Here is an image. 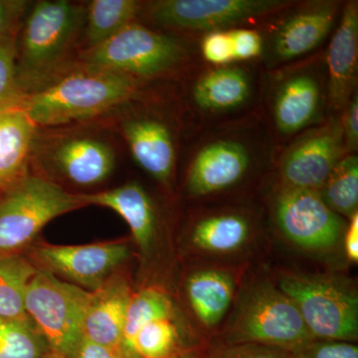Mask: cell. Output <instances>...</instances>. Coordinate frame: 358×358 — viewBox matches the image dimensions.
<instances>
[{
    "label": "cell",
    "mask_w": 358,
    "mask_h": 358,
    "mask_svg": "<svg viewBox=\"0 0 358 358\" xmlns=\"http://www.w3.org/2000/svg\"><path fill=\"white\" fill-rule=\"evenodd\" d=\"M85 205H96L112 209L127 224L136 245L148 254L152 249L157 233V218L155 205L143 186L136 182L105 190V192L79 194Z\"/></svg>",
    "instance_id": "ac0fdd59"
},
{
    "label": "cell",
    "mask_w": 358,
    "mask_h": 358,
    "mask_svg": "<svg viewBox=\"0 0 358 358\" xmlns=\"http://www.w3.org/2000/svg\"><path fill=\"white\" fill-rule=\"evenodd\" d=\"M84 206L79 194L27 174L0 195V257L20 255L50 221Z\"/></svg>",
    "instance_id": "5b68a950"
},
{
    "label": "cell",
    "mask_w": 358,
    "mask_h": 358,
    "mask_svg": "<svg viewBox=\"0 0 358 358\" xmlns=\"http://www.w3.org/2000/svg\"><path fill=\"white\" fill-rule=\"evenodd\" d=\"M199 358H293L292 353L268 346L238 343H219L206 346Z\"/></svg>",
    "instance_id": "4dcf8cb0"
},
{
    "label": "cell",
    "mask_w": 358,
    "mask_h": 358,
    "mask_svg": "<svg viewBox=\"0 0 358 358\" xmlns=\"http://www.w3.org/2000/svg\"><path fill=\"white\" fill-rule=\"evenodd\" d=\"M143 83L121 73L83 64L26 94L18 108L35 126H61L92 119L129 102Z\"/></svg>",
    "instance_id": "6da1fadb"
},
{
    "label": "cell",
    "mask_w": 358,
    "mask_h": 358,
    "mask_svg": "<svg viewBox=\"0 0 358 358\" xmlns=\"http://www.w3.org/2000/svg\"><path fill=\"white\" fill-rule=\"evenodd\" d=\"M122 131L138 166L162 185H169L176 159L171 128L159 117L143 115L124 122Z\"/></svg>",
    "instance_id": "2e32d148"
},
{
    "label": "cell",
    "mask_w": 358,
    "mask_h": 358,
    "mask_svg": "<svg viewBox=\"0 0 358 358\" xmlns=\"http://www.w3.org/2000/svg\"><path fill=\"white\" fill-rule=\"evenodd\" d=\"M254 157L248 143L236 136H223L204 141L188 166L186 192L199 199L234 187L248 176Z\"/></svg>",
    "instance_id": "8fae6325"
},
{
    "label": "cell",
    "mask_w": 358,
    "mask_h": 358,
    "mask_svg": "<svg viewBox=\"0 0 358 358\" xmlns=\"http://www.w3.org/2000/svg\"><path fill=\"white\" fill-rule=\"evenodd\" d=\"M20 24L0 40V110L20 107L24 98L17 74V38Z\"/></svg>",
    "instance_id": "f546056e"
},
{
    "label": "cell",
    "mask_w": 358,
    "mask_h": 358,
    "mask_svg": "<svg viewBox=\"0 0 358 358\" xmlns=\"http://www.w3.org/2000/svg\"><path fill=\"white\" fill-rule=\"evenodd\" d=\"M174 306L171 296L159 288L150 287L134 294L127 313L121 350L129 358L131 343L141 327L152 320L173 317Z\"/></svg>",
    "instance_id": "4316f807"
},
{
    "label": "cell",
    "mask_w": 358,
    "mask_h": 358,
    "mask_svg": "<svg viewBox=\"0 0 358 358\" xmlns=\"http://www.w3.org/2000/svg\"><path fill=\"white\" fill-rule=\"evenodd\" d=\"M188 56L189 50L181 40L134 21L107 41L87 48L82 59L85 65L145 82L178 69Z\"/></svg>",
    "instance_id": "8992f818"
},
{
    "label": "cell",
    "mask_w": 358,
    "mask_h": 358,
    "mask_svg": "<svg viewBox=\"0 0 358 358\" xmlns=\"http://www.w3.org/2000/svg\"><path fill=\"white\" fill-rule=\"evenodd\" d=\"M293 358H358V348L353 343L315 339L292 353Z\"/></svg>",
    "instance_id": "1f68e13d"
},
{
    "label": "cell",
    "mask_w": 358,
    "mask_h": 358,
    "mask_svg": "<svg viewBox=\"0 0 358 358\" xmlns=\"http://www.w3.org/2000/svg\"><path fill=\"white\" fill-rule=\"evenodd\" d=\"M343 246L346 258L353 263L358 261V213L350 218L348 227L343 233Z\"/></svg>",
    "instance_id": "74e56055"
},
{
    "label": "cell",
    "mask_w": 358,
    "mask_h": 358,
    "mask_svg": "<svg viewBox=\"0 0 358 358\" xmlns=\"http://www.w3.org/2000/svg\"><path fill=\"white\" fill-rule=\"evenodd\" d=\"M85 16L83 7L66 0H42L32 7L17 38L18 81L25 95L61 74Z\"/></svg>",
    "instance_id": "7a4b0ae2"
},
{
    "label": "cell",
    "mask_w": 358,
    "mask_h": 358,
    "mask_svg": "<svg viewBox=\"0 0 358 358\" xmlns=\"http://www.w3.org/2000/svg\"><path fill=\"white\" fill-rule=\"evenodd\" d=\"M90 292L37 268L28 285L25 310L42 334L50 352L73 358L84 338Z\"/></svg>",
    "instance_id": "52a82bcc"
},
{
    "label": "cell",
    "mask_w": 358,
    "mask_h": 358,
    "mask_svg": "<svg viewBox=\"0 0 358 358\" xmlns=\"http://www.w3.org/2000/svg\"><path fill=\"white\" fill-rule=\"evenodd\" d=\"M36 271L20 254L0 257V319L27 317L26 292Z\"/></svg>",
    "instance_id": "d4e9b609"
},
{
    "label": "cell",
    "mask_w": 358,
    "mask_h": 358,
    "mask_svg": "<svg viewBox=\"0 0 358 358\" xmlns=\"http://www.w3.org/2000/svg\"><path fill=\"white\" fill-rule=\"evenodd\" d=\"M253 230L252 219L243 212L216 211L196 219L189 240L193 248L202 254L231 255L249 243Z\"/></svg>",
    "instance_id": "7402d4cb"
},
{
    "label": "cell",
    "mask_w": 358,
    "mask_h": 358,
    "mask_svg": "<svg viewBox=\"0 0 358 358\" xmlns=\"http://www.w3.org/2000/svg\"><path fill=\"white\" fill-rule=\"evenodd\" d=\"M272 95V115L275 129L282 136H294L319 124L327 84L315 68H296L278 77Z\"/></svg>",
    "instance_id": "5bb4252c"
},
{
    "label": "cell",
    "mask_w": 358,
    "mask_h": 358,
    "mask_svg": "<svg viewBox=\"0 0 358 358\" xmlns=\"http://www.w3.org/2000/svg\"><path fill=\"white\" fill-rule=\"evenodd\" d=\"M204 60L213 67L232 64L234 60L229 31L206 33L201 42Z\"/></svg>",
    "instance_id": "d6a6232c"
},
{
    "label": "cell",
    "mask_w": 358,
    "mask_h": 358,
    "mask_svg": "<svg viewBox=\"0 0 358 358\" xmlns=\"http://www.w3.org/2000/svg\"><path fill=\"white\" fill-rule=\"evenodd\" d=\"M341 115L346 154H357L358 148V94L353 93Z\"/></svg>",
    "instance_id": "e575fe53"
},
{
    "label": "cell",
    "mask_w": 358,
    "mask_h": 358,
    "mask_svg": "<svg viewBox=\"0 0 358 358\" xmlns=\"http://www.w3.org/2000/svg\"><path fill=\"white\" fill-rule=\"evenodd\" d=\"M25 2L0 0V40L20 24Z\"/></svg>",
    "instance_id": "d590c367"
},
{
    "label": "cell",
    "mask_w": 358,
    "mask_h": 358,
    "mask_svg": "<svg viewBox=\"0 0 358 358\" xmlns=\"http://www.w3.org/2000/svg\"><path fill=\"white\" fill-rule=\"evenodd\" d=\"M73 358H126L121 350L93 343L86 338L78 346Z\"/></svg>",
    "instance_id": "8d00e7d4"
},
{
    "label": "cell",
    "mask_w": 358,
    "mask_h": 358,
    "mask_svg": "<svg viewBox=\"0 0 358 358\" xmlns=\"http://www.w3.org/2000/svg\"><path fill=\"white\" fill-rule=\"evenodd\" d=\"M190 348H194L181 341L173 317H164L141 327L131 343L129 358H171Z\"/></svg>",
    "instance_id": "83f0119b"
},
{
    "label": "cell",
    "mask_w": 358,
    "mask_h": 358,
    "mask_svg": "<svg viewBox=\"0 0 358 358\" xmlns=\"http://www.w3.org/2000/svg\"><path fill=\"white\" fill-rule=\"evenodd\" d=\"M44 358H62L60 357H58V355H53V353H49L48 355H46Z\"/></svg>",
    "instance_id": "ab89813d"
},
{
    "label": "cell",
    "mask_w": 358,
    "mask_h": 358,
    "mask_svg": "<svg viewBox=\"0 0 358 358\" xmlns=\"http://www.w3.org/2000/svg\"><path fill=\"white\" fill-rule=\"evenodd\" d=\"M277 286L293 301L308 331L320 341L358 338V294L345 277L282 272Z\"/></svg>",
    "instance_id": "3957f363"
},
{
    "label": "cell",
    "mask_w": 358,
    "mask_h": 358,
    "mask_svg": "<svg viewBox=\"0 0 358 358\" xmlns=\"http://www.w3.org/2000/svg\"><path fill=\"white\" fill-rule=\"evenodd\" d=\"M315 339L293 301L277 285L259 282L240 301L221 343H252L293 353Z\"/></svg>",
    "instance_id": "277c9868"
},
{
    "label": "cell",
    "mask_w": 358,
    "mask_h": 358,
    "mask_svg": "<svg viewBox=\"0 0 358 358\" xmlns=\"http://www.w3.org/2000/svg\"><path fill=\"white\" fill-rule=\"evenodd\" d=\"M207 345L199 346V348H190L185 352L178 353L171 358H199Z\"/></svg>",
    "instance_id": "f35d334b"
},
{
    "label": "cell",
    "mask_w": 358,
    "mask_h": 358,
    "mask_svg": "<svg viewBox=\"0 0 358 358\" xmlns=\"http://www.w3.org/2000/svg\"><path fill=\"white\" fill-rule=\"evenodd\" d=\"M327 103L334 113H341L357 86L358 2L348 1L341 10L327 52Z\"/></svg>",
    "instance_id": "9a60e30c"
},
{
    "label": "cell",
    "mask_w": 358,
    "mask_h": 358,
    "mask_svg": "<svg viewBox=\"0 0 358 358\" xmlns=\"http://www.w3.org/2000/svg\"><path fill=\"white\" fill-rule=\"evenodd\" d=\"M235 61L252 60L260 57L264 50V40L260 33L249 28L229 30Z\"/></svg>",
    "instance_id": "836d02e7"
},
{
    "label": "cell",
    "mask_w": 358,
    "mask_h": 358,
    "mask_svg": "<svg viewBox=\"0 0 358 358\" xmlns=\"http://www.w3.org/2000/svg\"><path fill=\"white\" fill-rule=\"evenodd\" d=\"M275 223L289 242L310 251H329L343 239L345 222L313 190L279 188Z\"/></svg>",
    "instance_id": "30bf717a"
},
{
    "label": "cell",
    "mask_w": 358,
    "mask_h": 358,
    "mask_svg": "<svg viewBox=\"0 0 358 358\" xmlns=\"http://www.w3.org/2000/svg\"><path fill=\"white\" fill-rule=\"evenodd\" d=\"M341 4L319 0L299 4L277 21L268 37L271 65H281L303 57L317 49L333 30Z\"/></svg>",
    "instance_id": "7c38bea8"
},
{
    "label": "cell",
    "mask_w": 358,
    "mask_h": 358,
    "mask_svg": "<svg viewBox=\"0 0 358 358\" xmlns=\"http://www.w3.org/2000/svg\"><path fill=\"white\" fill-rule=\"evenodd\" d=\"M346 155L341 117L306 129L282 155L279 188L319 192Z\"/></svg>",
    "instance_id": "9c48e42d"
},
{
    "label": "cell",
    "mask_w": 358,
    "mask_h": 358,
    "mask_svg": "<svg viewBox=\"0 0 358 358\" xmlns=\"http://www.w3.org/2000/svg\"><path fill=\"white\" fill-rule=\"evenodd\" d=\"M141 9L136 0H94L86 11V40L88 48L107 41L134 22Z\"/></svg>",
    "instance_id": "cb8c5ba5"
},
{
    "label": "cell",
    "mask_w": 358,
    "mask_h": 358,
    "mask_svg": "<svg viewBox=\"0 0 358 358\" xmlns=\"http://www.w3.org/2000/svg\"><path fill=\"white\" fill-rule=\"evenodd\" d=\"M327 206L338 215L352 218L358 213V157L357 154L343 157L320 189Z\"/></svg>",
    "instance_id": "484cf974"
},
{
    "label": "cell",
    "mask_w": 358,
    "mask_h": 358,
    "mask_svg": "<svg viewBox=\"0 0 358 358\" xmlns=\"http://www.w3.org/2000/svg\"><path fill=\"white\" fill-rule=\"evenodd\" d=\"M133 296L128 281L122 275H113L100 288L90 292L84 338L120 350Z\"/></svg>",
    "instance_id": "e0dca14e"
},
{
    "label": "cell",
    "mask_w": 358,
    "mask_h": 358,
    "mask_svg": "<svg viewBox=\"0 0 358 358\" xmlns=\"http://www.w3.org/2000/svg\"><path fill=\"white\" fill-rule=\"evenodd\" d=\"M292 4L288 0H157L150 2L148 13L164 27L206 34L260 20Z\"/></svg>",
    "instance_id": "ba28073f"
},
{
    "label": "cell",
    "mask_w": 358,
    "mask_h": 358,
    "mask_svg": "<svg viewBox=\"0 0 358 358\" xmlns=\"http://www.w3.org/2000/svg\"><path fill=\"white\" fill-rule=\"evenodd\" d=\"M35 128L20 108L0 110V195L27 176Z\"/></svg>",
    "instance_id": "603a6c76"
},
{
    "label": "cell",
    "mask_w": 358,
    "mask_h": 358,
    "mask_svg": "<svg viewBox=\"0 0 358 358\" xmlns=\"http://www.w3.org/2000/svg\"><path fill=\"white\" fill-rule=\"evenodd\" d=\"M129 255V246L122 242L82 246L45 245L35 250V256L44 270L63 275L88 292L103 286Z\"/></svg>",
    "instance_id": "4fadbf2b"
},
{
    "label": "cell",
    "mask_w": 358,
    "mask_h": 358,
    "mask_svg": "<svg viewBox=\"0 0 358 358\" xmlns=\"http://www.w3.org/2000/svg\"><path fill=\"white\" fill-rule=\"evenodd\" d=\"M46 341L29 317L0 319V358H44Z\"/></svg>",
    "instance_id": "f1b7e54d"
},
{
    "label": "cell",
    "mask_w": 358,
    "mask_h": 358,
    "mask_svg": "<svg viewBox=\"0 0 358 358\" xmlns=\"http://www.w3.org/2000/svg\"><path fill=\"white\" fill-rule=\"evenodd\" d=\"M236 282L229 271L201 268L193 271L185 282L188 303L207 331L218 327L234 299Z\"/></svg>",
    "instance_id": "44dd1931"
},
{
    "label": "cell",
    "mask_w": 358,
    "mask_h": 358,
    "mask_svg": "<svg viewBox=\"0 0 358 358\" xmlns=\"http://www.w3.org/2000/svg\"><path fill=\"white\" fill-rule=\"evenodd\" d=\"M253 92L251 77L243 67L229 64L205 71L193 84L197 109L207 114H225L243 107Z\"/></svg>",
    "instance_id": "ffe728a7"
},
{
    "label": "cell",
    "mask_w": 358,
    "mask_h": 358,
    "mask_svg": "<svg viewBox=\"0 0 358 358\" xmlns=\"http://www.w3.org/2000/svg\"><path fill=\"white\" fill-rule=\"evenodd\" d=\"M54 166L71 182L94 185L109 178L115 155L105 141L91 136L65 138L51 154Z\"/></svg>",
    "instance_id": "d6986e66"
}]
</instances>
